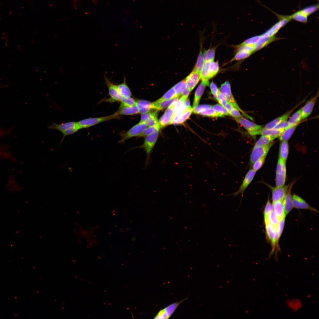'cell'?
<instances>
[{"instance_id": "1", "label": "cell", "mask_w": 319, "mask_h": 319, "mask_svg": "<svg viewBox=\"0 0 319 319\" xmlns=\"http://www.w3.org/2000/svg\"><path fill=\"white\" fill-rule=\"evenodd\" d=\"M159 131H157L146 136L144 142L141 146L129 149L128 151L137 148H141L146 154V158L145 162V168H146L151 162L150 156L154 147L157 140Z\"/></svg>"}, {"instance_id": "2", "label": "cell", "mask_w": 319, "mask_h": 319, "mask_svg": "<svg viewBox=\"0 0 319 319\" xmlns=\"http://www.w3.org/2000/svg\"><path fill=\"white\" fill-rule=\"evenodd\" d=\"M219 70L218 62L214 61H204L201 74L202 81H209V80L215 76Z\"/></svg>"}, {"instance_id": "3", "label": "cell", "mask_w": 319, "mask_h": 319, "mask_svg": "<svg viewBox=\"0 0 319 319\" xmlns=\"http://www.w3.org/2000/svg\"><path fill=\"white\" fill-rule=\"evenodd\" d=\"M119 116L115 113L112 115L97 118H87L77 122L80 129L86 128L99 123L114 119H119Z\"/></svg>"}, {"instance_id": "4", "label": "cell", "mask_w": 319, "mask_h": 319, "mask_svg": "<svg viewBox=\"0 0 319 319\" xmlns=\"http://www.w3.org/2000/svg\"><path fill=\"white\" fill-rule=\"evenodd\" d=\"M146 123H140L135 125L127 131L121 133L120 135L121 139L118 141L119 143L123 144L127 140L132 137L138 136L147 127Z\"/></svg>"}, {"instance_id": "5", "label": "cell", "mask_w": 319, "mask_h": 319, "mask_svg": "<svg viewBox=\"0 0 319 319\" xmlns=\"http://www.w3.org/2000/svg\"><path fill=\"white\" fill-rule=\"evenodd\" d=\"M219 90L225 95L227 101L240 111L243 116L247 118L253 120L252 118L248 115L241 110L236 103L232 94L230 85L229 82L226 81L222 84Z\"/></svg>"}, {"instance_id": "6", "label": "cell", "mask_w": 319, "mask_h": 319, "mask_svg": "<svg viewBox=\"0 0 319 319\" xmlns=\"http://www.w3.org/2000/svg\"><path fill=\"white\" fill-rule=\"evenodd\" d=\"M286 162L279 158L276 172V184L277 187L283 186L285 184L286 175Z\"/></svg>"}, {"instance_id": "7", "label": "cell", "mask_w": 319, "mask_h": 319, "mask_svg": "<svg viewBox=\"0 0 319 319\" xmlns=\"http://www.w3.org/2000/svg\"><path fill=\"white\" fill-rule=\"evenodd\" d=\"M264 223L267 237L271 243L273 250H274L280 237L277 226H274L267 222Z\"/></svg>"}, {"instance_id": "8", "label": "cell", "mask_w": 319, "mask_h": 319, "mask_svg": "<svg viewBox=\"0 0 319 319\" xmlns=\"http://www.w3.org/2000/svg\"><path fill=\"white\" fill-rule=\"evenodd\" d=\"M186 298L179 302L172 303L164 309L160 310L155 316L154 319H167L169 318L180 305L186 300Z\"/></svg>"}, {"instance_id": "9", "label": "cell", "mask_w": 319, "mask_h": 319, "mask_svg": "<svg viewBox=\"0 0 319 319\" xmlns=\"http://www.w3.org/2000/svg\"><path fill=\"white\" fill-rule=\"evenodd\" d=\"M274 143L271 142L266 145L254 147L250 156V161L251 164H253L263 156L267 154Z\"/></svg>"}, {"instance_id": "10", "label": "cell", "mask_w": 319, "mask_h": 319, "mask_svg": "<svg viewBox=\"0 0 319 319\" xmlns=\"http://www.w3.org/2000/svg\"><path fill=\"white\" fill-rule=\"evenodd\" d=\"M0 159L11 163L17 162V157L8 144L0 143Z\"/></svg>"}, {"instance_id": "11", "label": "cell", "mask_w": 319, "mask_h": 319, "mask_svg": "<svg viewBox=\"0 0 319 319\" xmlns=\"http://www.w3.org/2000/svg\"><path fill=\"white\" fill-rule=\"evenodd\" d=\"M193 112L203 116L212 117H223L216 112L212 108L211 105H198L193 109Z\"/></svg>"}, {"instance_id": "12", "label": "cell", "mask_w": 319, "mask_h": 319, "mask_svg": "<svg viewBox=\"0 0 319 319\" xmlns=\"http://www.w3.org/2000/svg\"><path fill=\"white\" fill-rule=\"evenodd\" d=\"M104 79L105 84L108 88L109 95L110 96L109 99H107V101L110 102H121L122 97L118 93L116 85L112 83L105 75H104Z\"/></svg>"}, {"instance_id": "13", "label": "cell", "mask_w": 319, "mask_h": 319, "mask_svg": "<svg viewBox=\"0 0 319 319\" xmlns=\"http://www.w3.org/2000/svg\"><path fill=\"white\" fill-rule=\"evenodd\" d=\"M6 187L9 191L12 193H18L22 189V186L15 175L10 173L6 180Z\"/></svg>"}, {"instance_id": "14", "label": "cell", "mask_w": 319, "mask_h": 319, "mask_svg": "<svg viewBox=\"0 0 319 319\" xmlns=\"http://www.w3.org/2000/svg\"><path fill=\"white\" fill-rule=\"evenodd\" d=\"M256 172V171L253 169L250 170L246 174L238 190L233 193L232 195L235 196L239 194H241L242 196L245 190L253 180Z\"/></svg>"}, {"instance_id": "15", "label": "cell", "mask_w": 319, "mask_h": 319, "mask_svg": "<svg viewBox=\"0 0 319 319\" xmlns=\"http://www.w3.org/2000/svg\"><path fill=\"white\" fill-rule=\"evenodd\" d=\"M175 103H172L167 108L164 114L158 121L161 128L171 124L175 113L174 106Z\"/></svg>"}, {"instance_id": "16", "label": "cell", "mask_w": 319, "mask_h": 319, "mask_svg": "<svg viewBox=\"0 0 319 319\" xmlns=\"http://www.w3.org/2000/svg\"><path fill=\"white\" fill-rule=\"evenodd\" d=\"M272 191L273 203L283 200L284 199L289 187L288 185L282 187H274L268 185Z\"/></svg>"}, {"instance_id": "17", "label": "cell", "mask_w": 319, "mask_h": 319, "mask_svg": "<svg viewBox=\"0 0 319 319\" xmlns=\"http://www.w3.org/2000/svg\"><path fill=\"white\" fill-rule=\"evenodd\" d=\"M319 96L318 91L316 94L311 98L301 109L302 120L307 118L312 113Z\"/></svg>"}, {"instance_id": "18", "label": "cell", "mask_w": 319, "mask_h": 319, "mask_svg": "<svg viewBox=\"0 0 319 319\" xmlns=\"http://www.w3.org/2000/svg\"><path fill=\"white\" fill-rule=\"evenodd\" d=\"M235 120L242 125L251 135L254 131L261 129V126L257 124L243 118L242 116L235 118Z\"/></svg>"}, {"instance_id": "19", "label": "cell", "mask_w": 319, "mask_h": 319, "mask_svg": "<svg viewBox=\"0 0 319 319\" xmlns=\"http://www.w3.org/2000/svg\"><path fill=\"white\" fill-rule=\"evenodd\" d=\"M201 79V74L193 69L185 79L186 87L191 92Z\"/></svg>"}, {"instance_id": "20", "label": "cell", "mask_w": 319, "mask_h": 319, "mask_svg": "<svg viewBox=\"0 0 319 319\" xmlns=\"http://www.w3.org/2000/svg\"><path fill=\"white\" fill-rule=\"evenodd\" d=\"M293 206L294 208L302 209L309 210L316 212L317 211L311 207L303 199L296 195H294L292 197Z\"/></svg>"}, {"instance_id": "21", "label": "cell", "mask_w": 319, "mask_h": 319, "mask_svg": "<svg viewBox=\"0 0 319 319\" xmlns=\"http://www.w3.org/2000/svg\"><path fill=\"white\" fill-rule=\"evenodd\" d=\"M285 129H282L273 128L268 129L264 128L257 130L253 133L251 135L254 136L256 135H269L279 137Z\"/></svg>"}, {"instance_id": "22", "label": "cell", "mask_w": 319, "mask_h": 319, "mask_svg": "<svg viewBox=\"0 0 319 319\" xmlns=\"http://www.w3.org/2000/svg\"><path fill=\"white\" fill-rule=\"evenodd\" d=\"M209 84V81H202L201 82L197 87L195 93L194 100L192 108L193 109L198 105L206 87L208 86Z\"/></svg>"}, {"instance_id": "23", "label": "cell", "mask_w": 319, "mask_h": 319, "mask_svg": "<svg viewBox=\"0 0 319 319\" xmlns=\"http://www.w3.org/2000/svg\"><path fill=\"white\" fill-rule=\"evenodd\" d=\"M78 128L80 129L77 122H69L60 124L53 123L52 124L48 127L50 129L56 130L61 132L69 128Z\"/></svg>"}, {"instance_id": "24", "label": "cell", "mask_w": 319, "mask_h": 319, "mask_svg": "<svg viewBox=\"0 0 319 319\" xmlns=\"http://www.w3.org/2000/svg\"><path fill=\"white\" fill-rule=\"evenodd\" d=\"M294 110L293 109H292L272 121L267 123L263 128L268 129L274 128L277 125L280 123L287 121Z\"/></svg>"}, {"instance_id": "25", "label": "cell", "mask_w": 319, "mask_h": 319, "mask_svg": "<svg viewBox=\"0 0 319 319\" xmlns=\"http://www.w3.org/2000/svg\"><path fill=\"white\" fill-rule=\"evenodd\" d=\"M179 97L175 98L170 100H159L152 102V108L158 110H162L169 107L172 103H176Z\"/></svg>"}, {"instance_id": "26", "label": "cell", "mask_w": 319, "mask_h": 319, "mask_svg": "<svg viewBox=\"0 0 319 319\" xmlns=\"http://www.w3.org/2000/svg\"><path fill=\"white\" fill-rule=\"evenodd\" d=\"M292 184L289 186L286 195L283 200L285 216H286L291 211L293 208L292 201V197L291 192Z\"/></svg>"}, {"instance_id": "27", "label": "cell", "mask_w": 319, "mask_h": 319, "mask_svg": "<svg viewBox=\"0 0 319 319\" xmlns=\"http://www.w3.org/2000/svg\"><path fill=\"white\" fill-rule=\"evenodd\" d=\"M115 114L118 116L132 115L139 113V108L135 105L132 106H124L119 108Z\"/></svg>"}, {"instance_id": "28", "label": "cell", "mask_w": 319, "mask_h": 319, "mask_svg": "<svg viewBox=\"0 0 319 319\" xmlns=\"http://www.w3.org/2000/svg\"><path fill=\"white\" fill-rule=\"evenodd\" d=\"M116 87L118 93L122 97H127L132 96L131 91L127 84L125 77H124L123 82L116 85Z\"/></svg>"}, {"instance_id": "29", "label": "cell", "mask_w": 319, "mask_h": 319, "mask_svg": "<svg viewBox=\"0 0 319 319\" xmlns=\"http://www.w3.org/2000/svg\"><path fill=\"white\" fill-rule=\"evenodd\" d=\"M152 102L143 100H136V105L139 109V113H144L149 112L152 108Z\"/></svg>"}, {"instance_id": "30", "label": "cell", "mask_w": 319, "mask_h": 319, "mask_svg": "<svg viewBox=\"0 0 319 319\" xmlns=\"http://www.w3.org/2000/svg\"><path fill=\"white\" fill-rule=\"evenodd\" d=\"M190 106L189 99H187L180 108L174 114L171 124H175L183 113Z\"/></svg>"}, {"instance_id": "31", "label": "cell", "mask_w": 319, "mask_h": 319, "mask_svg": "<svg viewBox=\"0 0 319 319\" xmlns=\"http://www.w3.org/2000/svg\"><path fill=\"white\" fill-rule=\"evenodd\" d=\"M288 153L289 145L287 141H281L280 145L279 157L286 162Z\"/></svg>"}, {"instance_id": "32", "label": "cell", "mask_w": 319, "mask_h": 319, "mask_svg": "<svg viewBox=\"0 0 319 319\" xmlns=\"http://www.w3.org/2000/svg\"><path fill=\"white\" fill-rule=\"evenodd\" d=\"M273 209L279 218L285 216L283 200L277 201L273 203Z\"/></svg>"}, {"instance_id": "33", "label": "cell", "mask_w": 319, "mask_h": 319, "mask_svg": "<svg viewBox=\"0 0 319 319\" xmlns=\"http://www.w3.org/2000/svg\"><path fill=\"white\" fill-rule=\"evenodd\" d=\"M297 126H293L285 129L279 137V140L281 141H287L294 133Z\"/></svg>"}, {"instance_id": "34", "label": "cell", "mask_w": 319, "mask_h": 319, "mask_svg": "<svg viewBox=\"0 0 319 319\" xmlns=\"http://www.w3.org/2000/svg\"><path fill=\"white\" fill-rule=\"evenodd\" d=\"M276 137L269 135H262L255 144L254 147L262 146L271 142Z\"/></svg>"}, {"instance_id": "35", "label": "cell", "mask_w": 319, "mask_h": 319, "mask_svg": "<svg viewBox=\"0 0 319 319\" xmlns=\"http://www.w3.org/2000/svg\"><path fill=\"white\" fill-rule=\"evenodd\" d=\"M302 120L301 109H300L291 116L288 121L293 125H297Z\"/></svg>"}, {"instance_id": "36", "label": "cell", "mask_w": 319, "mask_h": 319, "mask_svg": "<svg viewBox=\"0 0 319 319\" xmlns=\"http://www.w3.org/2000/svg\"><path fill=\"white\" fill-rule=\"evenodd\" d=\"M279 218L273 210L268 214L266 219H264V222H267L274 226L277 225Z\"/></svg>"}, {"instance_id": "37", "label": "cell", "mask_w": 319, "mask_h": 319, "mask_svg": "<svg viewBox=\"0 0 319 319\" xmlns=\"http://www.w3.org/2000/svg\"><path fill=\"white\" fill-rule=\"evenodd\" d=\"M204 63L203 55L201 49H200L197 60L194 70H196L200 74Z\"/></svg>"}, {"instance_id": "38", "label": "cell", "mask_w": 319, "mask_h": 319, "mask_svg": "<svg viewBox=\"0 0 319 319\" xmlns=\"http://www.w3.org/2000/svg\"><path fill=\"white\" fill-rule=\"evenodd\" d=\"M158 112L157 110L152 112L151 116L146 123L147 126H151L160 125L157 118Z\"/></svg>"}, {"instance_id": "39", "label": "cell", "mask_w": 319, "mask_h": 319, "mask_svg": "<svg viewBox=\"0 0 319 319\" xmlns=\"http://www.w3.org/2000/svg\"><path fill=\"white\" fill-rule=\"evenodd\" d=\"M161 128V127L160 125L153 126H149L148 127L146 128L138 136V137H145L146 136L153 133L155 131H159Z\"/></svg>"}, {"instance_id": "40", "label": "cell", "mask_w": 319, "mask_h": 319, "mask_svg": "<svg viewBox=\"0 0 319 319\" xmlns=\"http://www.w3.org/2000/svg\"><path fill=\"white\" fill-rule=\"evenodd\" d=\"M193 109L191 106L188 108L182 114L175 124H180L183 123L188 118L193 112Z\"/></svg>"}, {"instance_id": "41", "label": "cell", "mask_w": 319, "mask_h": 319, "mask_svg": "<svg viewBox=\"0 0 319 319\" xmlns=\"http://www.w3.org/2000/svg\"><path fill=\"white\" fill-rule=\"evenodd\" d=\"M136 104V100L131 97H122L119 108L124 106H132Z\"/></svg>"}, {"instance_id": "42", "label": "cell", "mask_w": 319, "mask_h": 319, "mask_svg": "<svg viewBox=\"0 0 319 319\" xmlns=\"http://www.w3.org/2000/svg\"><path fill=\"white\" fill-rule=\"evenodd\" d=\"M179 97L177 95L173 87H172L158 100H170Z\"/></svg>"}, {"instance_id": "43", "label": "cell", "mask_w": 319, "mask_h": 319, "mask_svg": "<svg viewBox=\"0 0 319 319\" xmlns=\"http://www.w3.org/2000/svg\"><path fill=\"white\" fill-rule=\"evenodd\" d=\"M186 87V83L185 79L181 81L173 87L178 97H179L181 96L182 92Z\"/></svg>"}, {"instance_id": "44", "label": "cell", "mask_w": 319, "mask_h": 319, "mask_svg": "<svg viewBox=\"0 0 319 319\" xmlns=\"http://www.w3.org/2000/svg\"><path fill=\"white\" fill-rule=\"evenodd\" d=\"M215 49L212 48L206 51L203 55L204 61H214L215 57Z\"/></svg>"}, {"instance_id": "45", "label": "cell", "mask_w": 319, "mask_h": 319, "mask_svg": "<svg viewBox=\"0 0 319 319\" xmlns=\"http://www.w3.org/2000/svg\"><path fill=\"white\" fill-rule=\"evenodd\" d=\"M237 51H244L252 53L255 51L254 44L239 45L237 47Z\"/></svg>"}, {"instance_id": "46", "label": "cell", "mask_w": 319, "mask_h": 319, "mask_svg": "<svg viewBox=\"0 0 319 319\" xmlns=\"http://www.w3.org/2000/svg\"><path fill=\"white\" fill-rule=\"evenodd\" d=\"M211 106L212 108L216 112L223 116L229 115L227 109L221 105L217 104Z\"/></svg>"}, {"instance_id": "47", "label": "cell", "mask_w": 319, "mask_h": 319, "mask_svg": "<svg viewBox=\"0 0 319 319\" xmlns=\"http://www.w3.org/2000/svg\"><path fill=\"white\" fill-rule=\"evenodd\" d=\"M251 54V53H249L244 51H237L236 54L231 60V61L245 58L249 56Z\"/></svg>"}, {"instance_id": "48", "label": "cell", "mask_w": 319, "mask_h": 319, "mask_svg": "<svg viewBox=\"0 0 319 319\" xmlns=\"http://www.w3.org/2000/svg\"><path fill=\"white\" fill-rule=\"evenodd\" d=\"M266 155L263 156L253 164V169L256 171L261 168L265 162Z\"/></svg>"}, {"instance_id": "49", "label": "cell", "mask_w": 319, "mask_h": 319, "mask_svg": "<svg viewBox=\"0 0 319 319\" xmlns=\"http://www.w3.org/2000/svg\"><path fill=\"white\" fill-rule=\"evenodd\" d=\"M291 17L297 21L302 22L307 21V16L300 11L293 15Z\"/></svg>"}, {"instance_id": "50", "label": "cell", "mask_w": 319, "mask_h": 319, "mask_svg": "<svg viewBox=\"0 0 319 319\" xmlns=\"http://www.w3.org/2000/svg\"><path fill=\"white\" fill-rule=\"evenodd\" d=\"M273 209V204H272L268 199L265 206L264 212V220L266 219L268 214Z\"/></svg>"}, {"instance_id": "51", "label": "cell", "mask_w": 319, "mask_h": 319, "mask_svg": "<svg viewBox=\"0 0 319 319\" xmlns=\"http://www.w3.org/2000/svg\"><path fill=\"white\" fill-rule=\"evenodd\" d=\"M79 130H80V129L79 128H69L62 132L61 133L63 135V138L60 142L59 144H61L63 142L64 138L66 136L73 134L77 132Z\"/></svg>"}, {"instance_id": "52", "label": "cell", "mask_w": 319, "mask_h": 319, "mask_svg": "<svg viewBox=\"0 0 319 319\" xmlns=\"http://www.w3.org/2000/svg\"><path fill=\"white\" fill-rule=\"evenodd\" d=\"M210 88L211 93L215 98L218 101L219 90L216 84L212 82L210 84Z\"/></svg>"}, {"instance_id": "53", "label": "cell", "mask_w": 319, "mask_h": 319, "mask_svg": "<svg viewBox=\"0 0 319 319\" xmlns=\"http://www.w3.org/2000/svg\"><path fill=\"white\" fill-rule=\"evenodd\" d=\"M285 217L286 216H284L279 218L277 225L280 237L282 234L284 228Z\"/></svg>"}, {"instance_id": "54", "label": "cell", "mask_w": 319, "mask_h": 319, "mask_svg": "<svg viewBox=\"0 0 319 319\" xmlns=\"http://www.w3.org/2000/svg\"><path fill=\"white\" fill-rule=\"evenodd\" d=\"M260 38L259 36L251 38L245 40L240 45L255 44L258 41Z\"/></svg>"}, {"instance_id": "55", "label": "cell", "mask_w": 319, "mask_h": 319, "mask_svg": "<svg viewBox=\"0 0 319 319\" xmlns=\"http://www.w3.org/2000/svg\"><path fill=\"white\" fill-rule=\"evenodd\" d=\"M293 125L287 121L282 122L277 125L274 128L276 129H286L291 126Z\"/></svg>"}, {"instance_id": "56", "label": "cell", "mask_w": 319, "mask_h": 319, "mask_svg": "<svg viewBox=\"0 0 319 319\" xmlns=\"http://www.w3.org/2000/svg\"><path fill=\"white\" fill-rule=\"evenodd\" d=\"M218 101L221 105L224 107H225L227 102L225 95L223 94L219 90Z\"/></svg>"}, {"instance_id": "57", "label": "cell", "mask_w": 319, "mask_h": 319, "mask_svg": "<svg viewBox=\"0 0 319 319\" xmlns=\"http://www.w3.org/2000/svg\"><path fill=\"white\" fill-rule=\"evenodd\" d=\"M12 129L10 128H6L0 126V139L9 134Z\"/></svg>"}, {"instance_id": "58", "label": "cell", "mask_w": 319, "mask_h": 319, "mask_svg": "<svg viewBox=\"0 0 319 319\" xmlns=\"http://www.w3.org/2000/svg\"><path fill=\"white\" fill-rule=\"evenodd\" d=\"M186 100L181 97L178 99L174 106L175 113L180 108Z\"/></svg>"}, {"instance_id": "59", "label": "cell", "mask_w": 319, "mask_h": 319, "mask_svg": "<svg viewBox=\"0 0 319 319\" xmlns=\"http://www.w3.org/2000/svg\"><path fill=\"white\" fill-rule=\"evenodd\" d=\"M152 113V112L149 111L147 113L141 114V120L139 123H146L151 116Z\"/></svg>"}, {"instance_id": "60", "label": "cell", "mask_w": 319, "mask_h": 319, "mask_svg": "<svg viewBox=\"0 0 319 319\" xmlns=\"http://www.w3.org/2000/svg\"><path fill=\"white\" fill-rule=\"evenodd\" d=\"M229 115L233 117L235 119L242 117L239 110L234 106L233 107L229 113Z\"/></svg>"}, {"instance_id": "61", "label": "cell", "mask_w": 319, "mask_h": 319, "mask_svg": "<svg viewBox=\"0 0 319 319\" xmlns=\"http://www.w3.org/2000/svg\"><path fill=\"white\" fill-rule=\"evenodd\" d=\"M191 91L187 87H185L181 94V97L184 99L185 100L187 99Z\"/></svg>"}, {"instance_id": "62", "label": "cell", "mask_w": 319, "mask_h": 319, "mask_svg": "<svg viewBox=\"0 0 319 319\" xmlns=\"http://www.w3.org/2000/svg\"><path fill=\"white\" fill-rule=\"evenodd\" d=\"M233 106V105L227 102L224 108L227 109L229 114V113Z\"/></svg>"}]
</instances>
